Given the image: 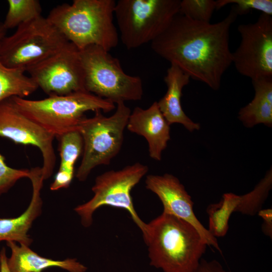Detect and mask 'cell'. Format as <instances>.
I'll return each instance as SVG.
<instances>
[{
    "instance_id": "6da1fadb",
    "label": "cell",
    "mask_w": 272,
    "mask_h": 272,
    "mask_svg": "<svg viewBox=\"0 0 272 272\" xmlns=\"http://www.w3.org/2000/svg\"><path fill=\"white\" fill-rule=\"evenodd\" d=\"M237 16L232 7L223 20L211 24L191 20L179 13L151 43V48L190 79L218 90L223 75L232 63L230 29Z\"/></svg>"
},
{
    "instance_id": "7a4b0ae2",
    "label": "cell",
    "mask_w": 272,
    "mask_h": 272,
    "mask_svg": "<svg viewBox=\"0 0 272 272\" xmlns=\"http://www.w3.org/2000/svg\"><path fill=\"white\" fill-rule=\"evenodd\" d=\"M142 234L150 265L163 272H195L208 246L191 224L163 212Z\"/></svg>"
},
{
    "instance_id": "3957f363",
    "label": "cell",
    "mask_w": 272,
    "mask_h": 272,
    "mask_svg": "<svg viewBox=\"0 0 272 272\" xmlns=\"http://www.w3.org/2000/svg\"><path fill=\"white\" fill-rule=\"evenodd\" d=\"M114 0H74L54 7L47 18L79 50L95 45L109 51L119 35L114 23Z\"/></svg>"
},
{
    "instance_id": "277c9868",
    "label": "cell",
    "mask_w": 272,
    "mask_h": 272,
    "mask_svg": "<svg viewBox=\"0 0 272 272\" xmlns=\"http://www.w3.org/2000/svg\"><path fill=\"white\" fill-rule=\"evenodd\" d=\"M20 111L26 116L57 138L78 130L89 111L110 112L115 104L86 90L40 99L29 100L12 97Z\"/></svg>"
},
{
    "instance_id": "5b68a950",
    "label": "cell",
    "mask_w": 272,
    "mask_h": 272,
    "mask_svg": "<svg viewBox=\"0 0 272 272\" xmlns=\"http://www.w3.org/2000/svg\"><path fill=\"white\" fill-rule=\"evenodd\" d=\"M116 104L111 116L97 111L93 117H85L78 126L83 141V157L76 174L80 181H85L97 166L109 165L120 152L131 111L123 102Z\"/></svg>"
},
{
    "instance_id": "8992f818",
    "label": "cell",
    "mask_w": 272,
    "mask_h": 272,
    "mask_svg": "<svg viewBox=\"0 0 272 272\" xmlns=\"http://www.w3.org/2000/svg\"><path fill=\"white\" fill-rule=\"evenodd\" d=\"M180 0H119L114 16L122 44L128 49L152 42L179 13Z\"/></svg>"
},
{
    "instance_id": "52a82bcc",
    "label": "cell",
    "mask_w": 272,
    "mask_h": 272,
    "mask_svg": "<svg viewBox=\"0 0 272 272\" xmlns=\"http://www.w3.org/2000/svg\"><path fill=\"white\" fill-rule=\"evenodd\" d=\"M80 56L87 91L114 104L141 100V78L126 74L119 60L109 51L91 45L80 50Z\"/></svg>"
},
{
    "instance_id": "ba28073f",
    "label": "cell",
    "mask_w": 272,
    "mask_h": 272,
    "mask_svg": "<svg viewBox=\"0 0 272 272\" xmlns=\"http://www.w3.org/2000/svg\"><path fill=\"white\" fill-rule=\"evenodd\" d=\"M69 43L47 17L41 16L20 25L14 33L0 40V58L8 67L26 71Z\"/></svg>"
},
{
    "instance_id": "9c48e42d",
    "label": "cell",
    "mask_w": 272,
    "mask_h": 272,
    "mask_svg": "<svg viewBox=\"0 0 272 272\" xmlns=\"http://www.w3.org/2000/svg\"><path fill=\"white\" fill-rule=\"evenodd\" d=\"M149 167L136 162L118 170H111L98 176L92 187L94 195L87 202L77 206L74 211L82 225L89 227L93 215L99 208L107 206L126 210L143 233L147 223L141 220L133 206L131 191L148 173Z\"/></svg>"
},
{
    "instance_id": "30bf717a",
    "label": "cell",
    "mask_w": 272,
    "mask_h": 272,
    "mask_svg": "<svg viewBox=\"0 0 272 272\" xmlns=\"http://www.w3.org/2000/svg\"><path fill=\"white\" fill-rule=\"evenodd\" d=\"M241 41L232 52L238 73L251 80L272 78V18L261 14L253 23L238 27Z\"/></svg>"
},
{
    "instance_id": "8fae6325",
    "label": "cell",
    "mask_w": 272,
    "mask_h": 272,
    "mask_svg": "<svg viewBox=\"0 0 272 272\" xmlns=\"http://www.w3.org/2000/svg\"><path fill=\"white\" fill-rule=\"evenodd\" d=\"M26 72L48 96L86 90L80 50L71 42Z\"/></svg>"
},
{
    "instance_id": "7c38bea8",
    "label": "cell",
    "mask_w": 272,
    "mask_h": 272,
    "mask_svg": "<svg viewBox=\"0 0 272 272\" xmlns=\"http://www.w3.org/2000/svg\"><path fill=\"white\" fill-rule=\"evenodd\" d=\"M0 137L17 144L38 148L43 158L41 170L43 180L52 175L56 162L53 146L54 137L24 115L12 97L0 102Z\"/></svg>"
},
{
    "instance_id": "4fadbf2b",
    "label": "cell",
    "mask_w": 272,
    "mask_h": 272,
    "mask_svg": "<svg viewBox=\"0 0 272 272\" xmlns=\"http://www.w3.org/2000/svg\"><path fill=\"white\" fill-rule=\"evenodd\" d=\"M146 187L156 194L162 203L163 213L175 216L191 224L208 246L222 252L216 238L200 222L193 211V202L184 186L175 176L150 174L146 176Z\"/></svg>"
},
{
    "instance_id": "5bb4252c",
    "label": "cell",
    "mask_w": 272,
    "mask_h": 272,
    "mask_svg": "<svg viewBox=\"0 0 272 272\" xmlns=\"http://www.w3.org/2000/svg\"><path fill=\"white\" fill-rule=\"evenodd\" d=\"M272 186L271 169L250 192L242 195L233 193L223 195L218 203L210 204L206 211L209 229L215 238L224 237L229 229L230 217L234 212L254 216L262 209Z\"/></svg>"
},
{
    "instance_id": "9a60e30c",
    "label": "cell",
    "mask_w": 272,
    "mask_h": 272,
    "mask_svg": "<svg viewBox=\"0 0 272 272\" xmlns=\"http://www.w3.org/2000/svg\"><path fill=\"white\" fill-rule=\"evenodd\" d=\"M170 125L161 112L157 102L147 109L135 107L130 112L126 128L131 132L145 138L150 157L162 159V152L170 140Z\"/></svg>"
},
{
    "instance_id": "2e32d148",
    "label": "cell",
    "mask_w": 272,
    "mask_h": 272,
    "mask_svg": "<svg viewBox=\"0 0 272 272\" xmlns=\"http://www.w3.org/2000/svg\"><path fill=\"white\" fill-rule=\"evenodd\" d=\"M33 188L32 196L28 208L19 216L14 218H0V242H18L29 246L32 239L28 234L33 222L42 213V200L40 191L44 181L41 168L36 167L30 170Z\"/></svg>"
},
{
    "instance_id": "e0dca14e",
    "label": "cell",
    "mask_w": 272,
    "mask_h": 272,
    "mask_svg": "<svg viewBox=\"0 0 272 272\" xmlns=\"http://www.w3.org/2000/svg\"><path fill=\"white\" fill-rule=\"evenodd\" d=\"M190 77L177 65L171 64L164 80L167 87L164 96L157 102L162 114L169 123L182 124L189 131L198 130L199 123L192 121L182 109L181 98L183 88L189 83Z\"/></svg>"
},
{
    "instance_id": "ac0fdd59",
    "label": "cell",
    "mask_w": 272,
    "mask_h": 272,
    "mask_svg": "<svg viewBox=\"0 0 272 272\" xmlns=\"http://www.w3.org/2000/svg\"><path fill=\"white\" fill-rule=\"evenodd\" d=\"M11 255L7 263L11 272H42L52 267L62 268L69 272H85L87 268L76 258L54 260L38 255L29 246L18 245L13 241L7 242Z\"/></svg>"
},
{
    "instance_id": "d6986e66",
    "label": "cell",
    "mask_w": 272,
    "mask_h": 272,
    "mask_svg": "<svg viewBox=\"0 0 272 272\" xmlns=\"http://www.w3.org/2000/svg\"><path fill=\"white\" fill-rule=\"evenodd\" d=\"M255 91L252 100L241 108L238 118L246 127L263 123L272 125V78L252 80Z\"/></svg>"
},
{
    "instance_id": "ffe728a7",
    "label": "cell",
    "mask_w": 272,
    "mask_h": 272,
    "mask_svg": "<svg viewBox=\"0 0 272 272\" xmlns=\"http://www.w3.org/2000/svg\"><path fill=\"white\" fill-rule=\"evenodd\" d=\"M56 138L58 141L60 162L59 169L50 186L52 191L66 188L70 186L74 176L75 163L83 150V138L77 129Z\"/></svg>"
},
{
    "instance_id": "44dd1931",
    "label": "cell",
    "mask_w": 272,
    "mask_h": 272,
    "mask_svg": "<svg viewBox=\"0 0 272 272\" xmlns=\"http://www.w3.org/2000/svg\"><path fill=\"white\" fill-rule=\"evenodd\" d=\"M38 88L24 69L8 67L0 58V102L12 97L24 98Z\"/></svg>"
},
{
    "instance_id": "7402d4cb",
    "label": "cell",
    "mask_w": 272,
    "mask_h": 272,
    "mask_svg": "<svg viewBox=\"0 0 272 272\" xmlns=\"http://www.w3.org/2000/svg\"><path fill=\"white\" fill-rule=\"evenodd\" d=\"M8 11L3 23L7 30L41 16L42 8L38 0H8Z\"/></svg>"
},
{
    "instance_id": "603a6c76",
    "label": "cell",
    "mask_w": 272,
    "mask_h": 272,
    "mask_svg": "<svg viewBox=\"0 0 272 272\" xmlns=\"http://www.w3.org/2000/svg\"><path fill=\"white\" fill-rule=\"evenodd\" d=\"M216 9V1L182 0L179 13L194 21L209 23Z\"/></svg>"
},
{
    "instance_id": "cb8c5ba5",
    "label": "cell",
    "mask_w": 272,
    "mask_h": 272,
    "mask_svg": "<svg viewBox=\"0 0 272 272\" xmlns=\"http://www.w3.org/2000/svg\"><path fill=\"white\" fill-rule=\"evenodd\" d=\"M234 4L233 7L238 15L246 14L251 10L259 11L262 14L271 16V0H218L216 9H220L229 5Z\"/></svg>"
},
{
    "instance_id": "d4e9b609",
    "label": "cell",
    "mask_w": 272,
    "mask_h": 272,
    "mask_svg": "<svg viewBox=\"0 0 272 272\" xmlns=\"http://www.w3.org/2000/svg\"><path fill=\"white\" fill-rule=\"evenodd\" d=\"M30 170L15 169L8 166L4 156L0 154V196L7 192L20 179L28 178Z\"/></svg>"
},
{
    "instance_id": "484cf974",
    "label": "cell",
    "mask_w": 272,
    "mask_h": 272,
    "mask_svg": "<svg viewBox=\"0 0 272 272\" xmlns=\"http://www.w3.org/2000/svg\"><path fill=\"white\" fill-rule=\"evenodd\" d=\"M263 220L261 230L263 233L271 238L272 237V209H261L257 214Z\"/></svg>"
},
{
    "instance_id": "4316f807",
    "label": "cell",
    "mask_w": 272,
    "mask_h": 272,
    "mask_svg": "<svg viewBox=\"0 0 272 272\" xmlns=\"http://www.w3.org/2000/svg\"><path fill=\"white\" fill-rule=\"evenodd\" d=\"M195 272H231L225 270L216 260L207 261L201 259Z\"/></svg>"
},
{
    "instance_id": "83f0119b",
    "label": "cell",
    "mask_w": 272,
    "mask_h": 272,
    "mask_svg": "<svg viewBox=\"0 0 272 272\" xmlns=\"http://www.w3.org/2000/svg\"><path fill=\"white\" fill-rule=\"evenodd\" d=\"M6 250L3 247L0 251V272H11L7 263Z\"/></svg>"
},
{
    "instance_id": "f1b7e54d",
    "label": "cell",
    "mask_w": 272,
    "mask_h": 272,
    "mask_svg": "<svg viewBox=\"0 0 272 272\" xmlns=\"http://www.w3.org/2000/svg\"><path fill=\"white\" fill-rule=\"evenodd\" d=\"M7 31L4 27L3 23L0 22V40L6 35Z\"/></svg>"
}]
</instances>
